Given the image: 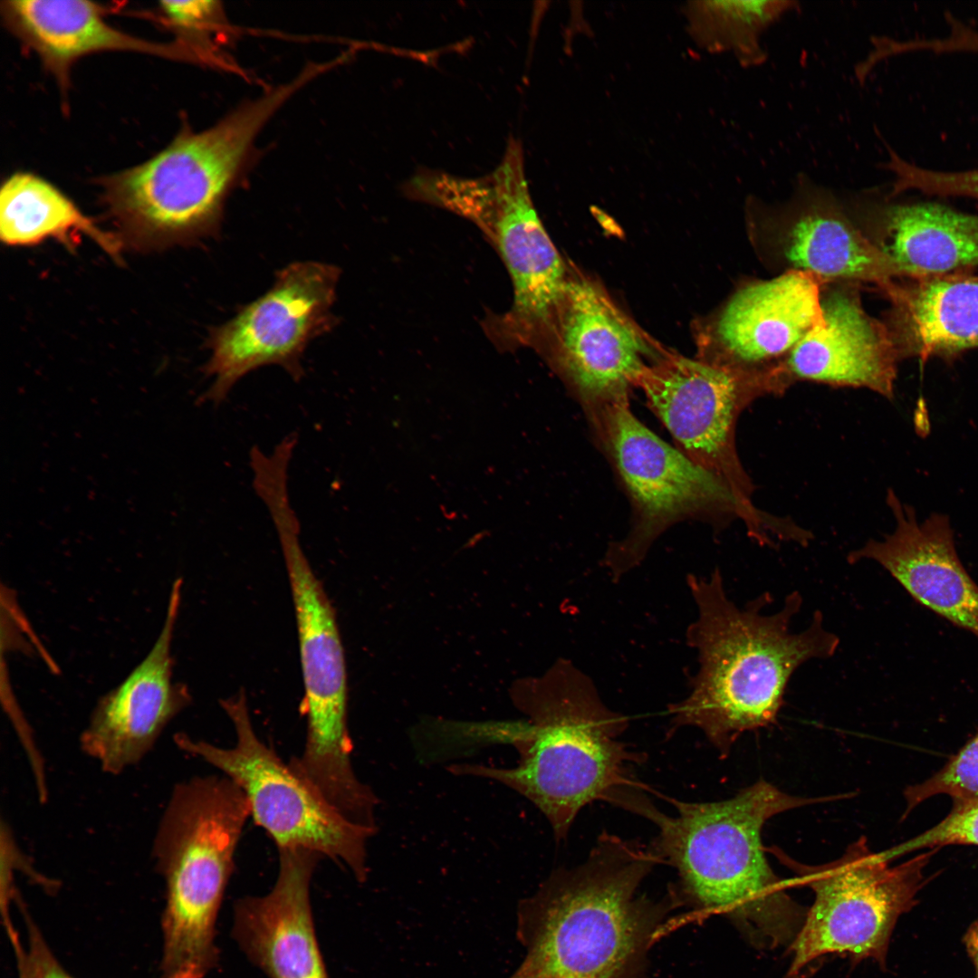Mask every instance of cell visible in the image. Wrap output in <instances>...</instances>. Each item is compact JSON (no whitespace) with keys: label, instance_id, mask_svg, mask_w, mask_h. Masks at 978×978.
Here are the masks:
<instances>
[{"label":"cell","instance_id":"obj_12","mask_svg":"<svg viewBox=\"0 0 978 978\" xmlns=\"http://www.w3.org/2000/svg\"><path fill=\"white\" fill-rule=\"evenodd\" d=\"M463 217L491 242L513 283L512 306L495 315L496 330L518 343L538 339L554 319L570 273L534 208L517 140L510 139L502 162Z\"/></svg>","mask_w":978,"mask_h":978},{"label":"cell","instance_id":"obj_2","mask_svg":"<svg viewBox=\"0 0 978 978\" xmlns=\"http://www.w3.org/2000/svg\"><path fill=\"white\" fill-rule=\"evenodd\" d=\"M686 582L697 616L686 638L699 666L688 695L670 704L667 714L672 729H700L725 757L742 734L776 723L793 673L810 659L832 657L839 638L824 628L820 610L807 628L791 632L803 603L797 590L780 610L766 614L769 592L738 607L719 568L708 577L688 574Z\"/></svg>","mask_w":978,"mask_h":978},{"label":"cell","instance_id":"obj_1","mask_svg":"<svg viewBox=\"0 0 978 978\" xmlns=\"http://www.w3.org/2000/svg\"><path fill=\"white\" fill-rule=\"evenodd\" d=\"M658 864L649 846L602 832L586 860L553 870L520 901L525 955L508 978H642L667 916L683 905L638 894Z\"/></svg>","mask_w":978,"mask_h":978},{"label":"cell","instance_id":"obj_28","mask_svg":"<svg viewBox=\"0 0 978 978\" xmlns=\"http://www.w3.org/2000/svg\"><path fill=\"white\" fill-rule=\"evenodd\" d=\"M21 901L17 905L26 925L27 943L25 945L21 944L16 931L8 936L15 954L19 978H73L53 954L39 927Z\"/></svg>","mask_w":978,"mask_h":978},{"label":"cell","instance_id":"obj_19","mask_svg":"<svg viewBox=\"0 0 978 978\" xmlns=\"http://www.w3.org/2000/svg\"><path fill=\"white\" fill-rule=\"evenodd\" d=\"M887 503L896 519L894 532L868 540L848 554V561L877 562L916 602L978 638V585L960 561L948 516L933 513L919 523L915 509L892 489Z\"/></svg>","mask_w":978,"mask_h":978},{"label":"cell","instance_id":"obj_27","mask_svg":"<svg viewBox=\"0 0 978 978\" xmlns=\"http://www.w3.org/2000/svg\"><path fill=\"white\" fill-rule=\"evenodd\" d=\"M948 845L978 847V801L954 806L938 824L899 846L885 851L892 860L918 849H938Z\"/></svg>","mask_w":978,"mask_h":978},{"label":"cell","instance_id":"obj_26","mask_svg":"<svg viewBox=\"0 0 978 978\" xmlns=\"http://www.w3.org/2000/svg\"><path fill=\"white\" fill-rule=\"evenodd\" d=\"M939 794L951 797L954 806L978 801V733L942 769L906 790L905 814Z\"/></svg>","mask_w":978,"mask_h":978},{"label":"cell","instance_id":"obj_6","mask_svg":"<svg viewBox=\"0 0 978 978\" xmlns=\"http://www.w3.org/2000/svg\"><path fill=\"white\" fill-rule=\"evenodd\" d=\"M248 801L228 777L175 785L152 843L166 887L161 978H204L217 963L216 923Z\"/></svg>","mask_w":978,"mask_h":978},{"label":"cell","instance_id":"obj_22","mask_svg":"<svg viewBox=\"0 0 978 978\" xmlns=\"http://www.w3.org/2000/svg\"><path fill=\"white\" fill-rule=\"evenodd\" d=\"M881 292L890 302L883 321L901 360H950L978 349V277L899 278Z\"/></svg>","mask_w":978,"mask_h":978},{"label":"cell","instance_id":"obj_9","mask_svg":"<svg viewBox=\"0 0 978 978\" xmlns=\"http://www.w3.org/2000/svg\"><path fill=\"white\" fill-rule=\"evenodd\" d=\"M767 850L795 873L796 885L815 894L791 943L789 975L793 977L829 954L885 964L893 929L915 906L925 882V868L937 849L893 867L884 852L869 849L865 837L850 844L840 858L821 865H803L775 847Z\"/></svg>","mask_w":978,"mask_h":978},{"label":"cell","instance_id":"obj_24","mask_svg":"<svg viewBox=\"0 0 978 978\" xmlns=\"http://www.w3.org/2000/svg\"><path fill=\"white\" fill-rule=\"evenodd\" d=\"M87 236L116 261L122 242L101 229L51 183L32 173L10 176L0 191V238L9 246H32L53 239L69 248Z\"/></svg>","mask_w":978,"mask_h":978},{"label":"cell","instance_id":"obj_21","mask_svg":"<svg viewBox=\"0 0 978 978\" xmlns=\"http://www.w3.org/2000/svg\"><path fill=\"white\" fill-rule=\"evenodd\" d=\"M850 206L866 236L904 278L978 266V216L937 202H891L868 195L858 196Z\"/></svg>","mask_w":978,"mask_h":978},{"label":"cell","instance_id":"obj_10","mask_svg":"<svg viewBox=\"0 0 978 978\" xmlns=\"http://www.w3.org/2000/svg\"><path fill=\"white\" fill-rule=\"evenodd\" d=\"M235 743L216 746L178 733L176 745L218 769L244 792L250 817L278 850L304 849L348 868L359 882L368 877L367 842L376 828L350 822L326 801L257 735L244 690L221 701Z\"/></svg>","mask_w":978,"mask_h":978},{"label":"cell","instance_id":"obj_16","mask_svg":"<svg viewBox=\"0 0 978 978\" xmlns=\"http://www.w3.org/2000/svg\"><path fill=\"white\" fill-rule=\"evenodd\" d=\"M823 284L796 271L743 284L702 333L698 360L741 371L777 367L822 321Z\"/></svg>","mask_w":978,"mask_h":978},{"label":"cell","instance_id":"obj_31","mask_svg":"<svg viewBox=\"0 0 978 978\" xmlns=\"http://www.w3.org/2000/svg\"><path fill=\"white\" fill-rule=\"evenodd\" d=\"M964 944L975 967V978H978V920L966 932Z\"/></svg>","mask_w":978,"mask_h":978},{"label":"cell","instance_id":"obj_4","mask_svg":"<svg viewBox=\"0 0 978 978\" xmlns=\"http://www.w3.org/2000/svg\"><path fill=\"white\" fill-rule=\"evenodd\" d=\"M528 723L507 738L520 759L512 768L455 764L449 771L496 781L532 802L557 840L565 839L580 810L595 801L618 806L642 791L635 765L645 755L619 740L628 718L610 710L592 679L560 659L531 689Z\"/></svg>","mask_w":978,"mask_h":978},{"label":"cell","instance_id":"obj_11","mask_svg":"<svg viewBox=\"0 0 978 978\" xmlns=\"http://www.w3.org/2000/svg\"><path fill=\"white\" fill-rule=\"evenodd\" d=\"M589 417L634 511L629 532L611 543L603 559L611 580L617 582L637 568L655 540L676 522L732 513L746 523L745 513L725 484L644 426L632 413L628 398L608 403Z\"/></svg>","mask_w":978,"mask_h":978},{"label":"cell","instance_id":"obj_15","mask_svg":"<svg viewBox=\"0 0 978 978\" xmlns=\"http://www.w3.org/2000/svg\"><path fill=\"white\" fill-rule=\"evenodd\" d=\"M664 349L593 281L570 273L539 349L580 397L588 416L629 390Z\"/></svg>","mask_w":978,"mask_h":978},{"label":"cell","instance_id":"obj_7","mask_svg":"<svg viewBox=\"0 0 978 978\" xmlns=\"http://www.w3.org/2000/svg\"><path fill=\"white\" fill-rule=\"evenodd\" d=\"M265 507L292 590L304 686L306 740L302 754L289 764L324 799L343 803L360 793L362 782L351 765L347 672L335 609L302 548L300 523L290 496L273 494Z\"/></svg>","mask_w":978,"mask_h":978},{"label":"cell","instance_id":"obj_18","mask_svg":"<svg viewBox=\"0 0 978 978\" xmlns=\"http://www.w3.org/2000/svg\"><path fill=\"white\" fill-rule=\"evenodd\" d=\"M860 284L824 283L822 321L781 362L789 382L865 388L892 399L901 360L883 320L864 309Z\"/></svg>","mask_w":978,"mask_h":978},{"label":"cell","instance_id":"obj_30","mask_svg":"<svg viewBox=\"0 0 978 978\" xmlns=\"http://www.w3.org/2000/svg\"><path fill=\"white\" fill-rule=\"evenodd\" d=\"M159 8L166 22L177 31L182 41L196 53L194 40L211 34L220 19L221 7L216 1H162Z\"/></svg>","mask_w":978,"mask_h":978},{"label":"cell","instance_id":"obj_14","mask_svg":"<svg viewBox=\"0 0 978 978\" xmlns=\"http://www.w3.org/2000/svg\"><path fill=\"white\" fill-rule=\"evenodd\" d=\"M746 215L754 246L782 273H807L824 283H870L880 292L903 278L850 210L805 174L798 175L793 194L783 203L749 197Z\"/></svg>","mask_w":978,"mask_h":978},{"label":"cell","instance_id":"obj_8","mask_svg":"<svg viewBox=\"0 0 978 978\" xmlns=\"http://www.w3.org/2000/svg\"><path fill=\"white\" fill-rule=\"evenodd\" d=\"M634 387L643 391L677 449L730 489L745 513L748 535L761 546L770 543L781 522L752 503L753 484L736 452L735 427L755 398L789 388L781 368L734 370L664 350Z\"/></svg>","mask_w":978,"mask_h":978},{"label":"cell","instance_id":"obj_13","mask_svg":"<svg viewBox=\"0 0 978 978\" xmlns=\"http://www.w3.org/2000/svg\"><path fill=\"white\" fill-rule=\"evenodd\" d=\"M339 270L330 264H291L273 286L212 334L203 367L211 385L199 398L223 402L244 375L279 365L296 380L307 343L329 326Z\"/></svg>","mask_w":978,"mask_h":978},{"label":"cell","instance_id":"obj_23","mask_svg":"<svg viewBox=\"0 0 978 978\" xmlns=\"http://www.w3.org/2000/svg\"><path fill=\"white\" fill-rule=\"evenodd\" d=\"M2 13L8 27L62 85L72 64L91 53L132 51L164 58H196L182 42L153 43L110 26L104 20V7L88 1H6Z\"/></svg>","mask_w":978,"mask_h":978},{"label":"cell","instance_id":"obj_25","mask_svg":"<svg viewBox=\"0 0 978 978\" xmlns=\"http://www.w3.org/2000/svg\"><path fill=\"white\" fill-rule=\"evenodd\" d=\"M799 8L788 0L694 1L686 14L690 34L709 53H730L745 68L767 60L763 34L785 14Z\"/></svg>","mask_w":978,"mask_h":978},{"label":"cell","instance_id":"obj_3","mask_svg":"<svg viewBox=\"0 0 978 978\" xmlns=\"http://www.w3.org/2000/svg\"><path fill=\"white\" fill-rule=\"evenodd\" d=\"M839 798L793 796L762 779L720 801L666 798L676 810L673 815L650 800L636 812L658 829L649 847L661 863L676 868L674 888L683 905L723 914L753 941L777 946L794 941L806 914L766 859L763 825L789 810Z\"/></svg>","mask_w":978,"mask_h":978},{"label":"cell","instance_id":"obj_20","mask_svg":"<svg viewBox=\"0 0 978 978\" xmlns=\"http://www.w3.org/2000/svg\"><path fill=\"white\" fill-rule=\"evenodd\" d=\"M278 851L273 888L235 903L233 937L269 978H328L310 899L312 875L322 856L304 849Z\"/></svg>","mask_w":978,"mask_h":978},{"label":"cell","instance_id":"obj_17","mask_svg":"<svg viewBox=\"0 0 978 978\" xmlns=\"http://www.w3.org/2000/svg\"><path fill=\"white\" fill-rule=\"evenodd\" d=\"M181 589L182 580L177 579L153 647L118 686L101 698L80 736L82 751L106 773L118 775L139 763L188 704L186 688L173 681L171 654Z\"/></svg>","mask_w":978,"mask_h":978},{"label":"cell","instance_id":"obj_29","mask_svg":"<svg viewBox=\"0 0 978 978\" xmlns=\"http://www.w3.org/2000/svg\"><path fill=\"white\" fill-rule=\"evenodd\" d=\"M900 185L905 191L978 200V168L938 171L907 163L901 170Z\"/></svg>","mask_w":978,"mask_h":978},{"label":"cell","instance_id":"obj_5","mask_svg":"<svg viewBox=\"0 0 978 978\" xmlns=\"http://www.w3.org/2000/svg\"><path fill=\"white\" fill-rule=\"evenodd\" d=\"M299 88L294 80L274 88L210 129L184 130L146 162L103 177L101 200L122 244L160 249L207 231L255 136Z\"/></svg>","mask_w":978,"mask_h":978}]
</instances>
